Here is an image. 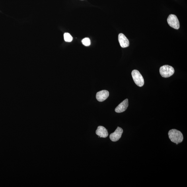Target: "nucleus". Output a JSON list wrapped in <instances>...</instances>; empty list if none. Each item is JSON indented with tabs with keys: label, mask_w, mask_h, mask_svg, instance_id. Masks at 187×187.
Listing matches in <instances>:
<instances>
[{
	"label": "nucleus",
	"mask_w": 187,
	"mask_h": 187,
	"mask_svg": "<svg viewBox=\"0 0 187 187\" xmlns=\"http://www.w3.org/2000/svg\"><path fill=\"white\" fill-rule=\"evenodd\" d=\"M168 136L170 140L177 145L182 143L183 140V136L181 132L176 129H173L169 131Z\"/></svg>",
	"instance_id": "obj_1"
},
{
	"label": "nucleus",
	"mask_w": 187,
	"mask_h": 187,
	"mask_svg": "<svg viewBox=\"0 0 187 187\" xmlns=\"http://www.w3.org/2000/svg\"><path fill=\"white\" fill-rule=\"evenodd\" d=\"M159 72L162 77L168 78L173 75L175 71L174 68L172 66L165 65L160 68Z\"/></svg>",
	"instance_id": "obj_2"
},
{
	"label": "nucleus",
	"mask_w": 187,
	"mask_h": 187,
	"mask_svg": "<svg viewBox=\"0 0 187 187\" xmlns=\"http://www.w3.org/2000/svg\"><path fill=\"white\" fill-rule=\"evenodd\" d=\"M131 74L135 83L139 87H142L144 84V80L139 71L137 70H134L132 71Z\"/></svg>",
	"instance_id": "obj_3"
},
{
	"label": "nucleus",
	"mask_w": 187,
	"mask_h": 187,
	"mask_svg": "<svg viewBox=\"0 0 187 187\" xmlns=\"http://www.w3.org/2000/svg\"><path fill=\"white\" fill-rule=\"evenodd\" d=\"M82 44L85 46H89L91 44L90 39L88 38H86L81 41Z\"/></svg>",
	"instance_id": "obj_11"
},
{
	"label": "nucleus",
	"mask_w": 187,
	"mask_h": 187,
	"mask_svg": "<svg viewBox=\"0 0 187 187\" xmlns=\"http://www.w3.org/2000/svg\"><path fill=\"white\" fill-rule=\"evenodd\" d=\"M109 95V92L106 90H102L98 92L96 94V98L98 101L102 102L104 101Z\"/></svg>",
	"instance_id": "obj_6"
},
{
	"label": "nucleus",
	"mask_w": 187,
	"mask_h": 187,
	"mask_svg": "<svg viewBox=\"0 0 187 187\" xmlns=\"http://www.w3.org/2000/svg\"><path fill=\"white\" fill-rule=\"evenodd\" d=\"M123 132V129L118 127L114 132L110 134V138L111 140L114 142L118 141L122 136Z\"/></svg>",
	"instance_id": "obj_5"
},
{
	"label": "nucleus",
	"mask_w": 187,
	"mask_h": 187,
	"mask_svg": "<svg viewBox=\"0 0 187 187\" xmlns=\"http://www.w3.org/2000/svg\"><path fill=\"white\" fill-rule=\"evenodd\" d=\"M128 100L126 99L121 102L115 109V111L116 113H120L125 111L128 106Z\"/></svg>",
	"instance_id": "obj_8"
},
{
	"label": "nucleus",
	"mask_w": 187,
	"mask_h": 187,
	"mask_svg": "<svg viewBox=\"0 0 187 187\" xmlns=\"http://www.w3.org/2000/svg\"><path fill=\"white\" fill-rule=\"evenodd\" d=\"M64 39L65 41L71 42L73 40V37L68 33H65L64 34Z\"/></svg>",
	"instance_id": "obj_10"
},
{
	"label": "nucleus",
	"mask_w": 187,
	"mask_h": 187,
	"mask_svg": "<svg viewBox=\"0 0 187 187\" xmlns=\"http://www.w3.org/2000/svg\"><path fill=\"white\" fill-rule=\"evenodd\" d=\"M96 134L100 138H106L108 137V132L107 130L103 126H100L98 127L96 131Z\"/></svg>",
	"instance_id": "obj_9"
},
{
	"label": "nucleus",
	"mask_w": 187,
	"mask_h": 187,
	"mask_svg": "<svg viewBox=\"0 0 187 187\" xmlns=\"http://www.w3.org/2000/svg\"><path fill=\"white\" fill-rule=\"evenodd\" d=\"M118 40L120 46L123 48H127L129 46V41L128 39L122 33L119 34Z\"/></svg>",
	"instance_id": "obj_7"
},
{
	"label": "nucleus",
	"mask_w": 187,
	"mask_h": 187,
	"mask_svg": "<svg viewBox=\"0 0 187 187\" xmlns=\"http://www.w3.org/2000/svg\"><path fill=\"white\" fill-rule=\"evenodd\" d=\"M168 25L172 28L178 30L180 27V22L177 16L173 14H170L167 18Z\"/></svg>",
	"instance_id": "obj_4"
}]
</instances>
